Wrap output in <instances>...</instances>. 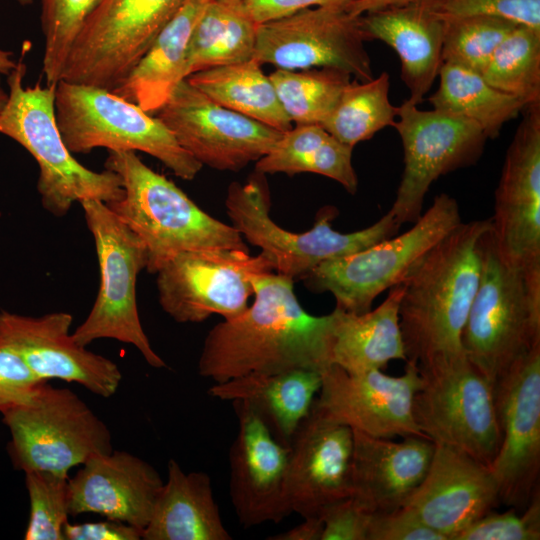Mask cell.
I'll use <instances>...</instances> for the list:
<instances>
[{
  "label": "cell",
  "mask_w": 540,
  "mask_h": 540,
  "mask_svg": "<svg viewBox=\"0 0 540 540\" xmlns=\"http://www.w3.org/2000/svg\"><path fill=\"white\" fill-rule=\"evenodd\" d=\"M22 5H29L33 2V0H17Z\"/></svg>",
  "instance_id": "f5cc1de1"
},
{
  "label": "cell",
  "mask_w": 540,
  "mask_h": 540,
  "mask_svg": "<svg viewBox=\"0 0 540 540\" xmlns=\"http://www.w3.org/2000/svg\"><path fill=\"white\" fill-rule=\"evenodd\" d=\"M269 77L292 123L322 125L335 108L351 75L322 67L305 70L276 69Z\"/></svg>",
  "instance_id": "d590c367"
},
{
  "label": "cell",
  "mask_w": 540,
  "mask_h": 540,
  "mask_svg": "<svg viewBox=\"0 0 540 540\" xmlns=\"http://www.w3.org/2000/svg\"><path fill=\"white\" fill-rule=\"evenodd\" d=\"M490 228V218L461 222L401 282L399 325L406 361L418 368L465 355L461 336Z\"/></svg>",
  "instance_id": "7a4b0ae2"
},
{
  "label": "cell",
  "mask_w": 540,
  "mask_h": 540,
  "mask_svg": "<svg viewBox=\"0 0 540 540\" xmlns=\"http://www.w3.org/2000/svg\"><path fill=\"white\" fill-rule=\"evenodd\" d=\"M360 20L369 41L380 40L397 53L408 100L422 103L443 63L445 21L421 0L369 12Z\"/></svg>",
  "instance_id": "484cf974"
},
{
  "label": "cell",
  "mask_w": 540,
  "mask_h": 540,
  "mask_svg": "<svg viewBox=\"0 0 540 540\" xmlns=\"http://www.w3.org/2000/svg\"><path fill=\"white\" fill-rule=\"evenodd\" d=\"M250 280L254 302L208 332L199 375L222 383L249 373L305 369L322 374L332 365V313H307L294 293V280L286 276L255 273Z\"/></svg>",
  "instance_id": "6da1fadb"
},
{
  "label": "cell",
  "mask_w": 540,
  "mask_h": 540,
  "mask_svg": "<svg viewBox=\"0 0 540 540\" xmlns=\"http://www.w3.org/2000/svg\"><path fill=\"white\" fill-rule=\"evenodd\" d=\"M323 523L321 517L304 518L299 525L274 536L269 540H321Z\"/></svg>",
  "instance_id": "c3c4849f"
},
{
  "label": "cell",
  "mask_w": 540,
  "mask_h": 540,
  "mask_svg": "<svg viewBox=\"0 0 540 540\" xmlns=\"http://www.w3.org/2000/svg\"><path fill=\"white\" fill-rule=\"evenodd\" d=\"M184 0H102L75 41L62 75L113 90Z\"/></svg>",
  "instance_id": "7c38bea8"
},
{
  "label": "cell",
  "mask_w": 540,
  "mask_h": 540,
  "mask_svg": "<svg viewBox=\"0 0 540 540\" xmlns=\"http://www.w3.org/2000/svg\"><path fill=\"white\" fill-rule=\"evenodd\" d=\"M261 66L250 59L202 70L186 79L218 104L284 133L292 122Z\"/></svg>",
  "instance_id": "1f68e13d"
},
{
  "label": "cell",
  "mask_w": 540,
  "mask_h": 540,
  "mask_svg": "<svg viewBox=\"0 0 540 540\" xmlns=\"http://www.w3.org/2000/svg\"><path fill=\"white\" fill-rule=\"evenodd\" d=\"M7 75L8 99L0 110V134L23 146L35 159L40 174L37 190L43 207L61 217L75 202L119 200L124 193L120 176L108 169L96 172L79 163L65 145L55 116L56 85L23 86L24 56Z\"/></svg>",
  "instance_id": "277c9868"
},
{
  "label": "cell",
  "mask_w": 540,
  "mask_h": 540,
  "mask_svg": "<svg viewBox=\"0 0 540 540\" xmlns=\"http://www.w3.org/2000/svg\"><path fill=\"white\" fill-rule=\"evenodd\" d=\"M352 431L350 497L371 514L400 509L424 479L434 443L426 437L395 442Z\"/></svg>",
  "instance_id": "d4e9b609"
},
{
  "label": "cell",
  "mask_w": 540,
  "mask_h": 540,
  "mask_svg": "<svg viewBox=\"0 0 540 540\" xmlns=\"http://www.w3.org/2000/svg\"><path fill=\"white\" fill-rule=\"evenodd\" d=\"M434 445L424 479L401 508L446 540H453L498 506V486L488 465L457 448Z\"/></svg>",
  "instance_id": "603a6c76"
},
{
  "label": "cell",
  "mask_w": 540,
  "mask_h": 540,
  "mask_svg": "<svg viewBox=\"0 0 540 540\" xmlns=\"http://www.w3.org/2000/svg\"><path fill=\"white\" fill-rule=\"evenodd\" d=\"M367 540H446L417 517L400 508L389 513L371 514Z\"/></svg>",
  "instance_id": "ee69618b"
},
{
  "label": "cell",
  "mask_w": 540,
  "mask_h": 540,
  "mask_svg": "<svg viewBox=\"0 0 540 540\" xmlns=\"http://www.w3.org/2000/svg\"><path fill=\"white\" fill-rule=\"evenodd\" d=\"M273 272L260 253L204 249L178 253L157 272L159 303L179 323H197L212 314L232 319L244 312L254 294L252 274Z\"/></svg>",
  "instance_id": "4fadbf2b"
},
{
  "label": "cell",
  "mask_w": 540,
  "mask_h": 540,
  "mask_svg": "<svg viewBox=\"0 0 540 540\" xmlns=\"http://www.w3.org/2000/svg\"><path fill=\"white\" fill-rule=\"evenodd\" d=\"M418 370L412 413L419 430L490 467L502 438L494 386L465 355Z\"/></svg>",
  "instance_id": "8fae6325"
},
{
  "label": "cell",
  "mask_w": 540,
  "mask_h": 540,
  "mask_svg": "<svg viewBox=\"0 0 540 540\" xmlns=\"http://www.w3.org/2000/svg\"><path fill=\"white\" fill-rule=\"evenodd\" d=\"M397 117L393 127L402 141L404 170L389 212L402 225L421 216L425 196L440 176L479 160L488 138L468 119L421 110L408 99Z\"/></svg>",
  "instance_id": "5bb4252c"
},
{
  "label": "cell",
  "mask_w": 540,
  "mask_h": 540,
  "mask_svg": "<svg viewBox=\"0 0 540 540\" xmlns=\"http://www.w3.org/2000/svg\"><path fill=\"white\" fill-rule=\"evenodd\" d=\"M481 76L527 106L540 103V31L517 25L497 47Z\"/></svg>",
  "instance_id": "8d00e7d4"
},
{
  "label": "cell",
  "mask_w": 540,
  "mask_h": 540,
  "mask_svg": "<svg viewBox=\"0 0 540 540\" xmlns=\"http://www.w3.org/2000/svg\"><path fill=\"white\" fill-rule=\"evenodd\" d=\"M501 444L490 465L500 503L523 511L539 492L540 344L494 384Z\"/></svg>",
  "instance_id": "e0dca14e"
},
{
  "label": "cell",
  "mask_w": 540,
  "mask_h": 540,
  "mask_svg": "<svg viewBox=\"0 0 540 540\" xmlns=\"http://www.w3.org/2000/svg\"><path fill=\"white\" fill-rule=\"evenodd\" d=\"M257 26L234 4L211 0L191 35L185 78L202 70L253 59Z\"/></svg>",
  "instance_id": "836d02e7"
},
{
  "label": "cell",
  "mask_w": 540,
  "mask_h": 540,
  "mask_svg": "<svg viewBox=\"0 0 540 540\" xmlns=\"http://www.w3.org/2000/svg\"><path fill=\"white\" fill-rule=\"evenodd\" d=\"M238 421L229 449V494L245 527L279 523L290 515L286 496L289 448L277 441L244 401H233Z\"/></svg>",
  "instance_id": "44dd1931"
},
{
  "label": "cell",
  "mask_w": 540,
  "mask_h": 540,
  "mask_svg": "<svg viewBox=\"0 0 540 540\" xmlns=\"http://www.w3.org/2000/svg\"><path fill=\"white\" fill-rule=\"evenodd\" d=\"M353 431L311 407L289 446L286 496L291 512L321 517L350 497Z\"/></svg>",
  "instance_id": "7402d4cb"
},
{
  "label": "cell",
  "mask_w": 540,
  "mask_h": 540,
  "mask_svg": "<svg viewBox=\"0 0 540 540\" xmlns=\"http://www.w3.org/2000/svg\"><path fill=\"white\" fill-rule=\"evenodd\" d=\"M438 76L439 86L428 99L433 109L474 122L488 139L497 137L503 125L527 106L464 67L443 62Z\"/></svg>",
  "instance_id": "d6a6232c"
},
{
  "label": "cell",
  "mask_w": 540,
  "mask_h": 540,
  "mask_svg": "<svg viewBox=\"0 0 540 540\" xmlns=\"http://www.w3.org/2000/svg\"><path fill=\"white\" fill-rule=\"evenodd\" d=\"M211 0H184L152 44L112 92L155 114L185 78L193 30Z\"/></svg>",
  "instance_id": "83f0119b"
},
{
  "label": "cell",
  "mask_w": 540,
  "mask_h": 540,
  "mask_svg": "<svg viewBox=\"0 0 540 540\" xmlns=\"http://www.w3.org/2000/svg\"><path fill=\"white\" fill-rule=\"evenodd\" d=\"M72 321L66 312L31 317L1 310L0 349L17 355L40 380L76 382L98 396L114 395L122 380L120 369L76 343Z\"/></svg>",
  "instance_id": "ffe728a7"
},
{
  "label": "cell",
  "mask_w": 540,
  "mask_h": 540,
  "mask_svg": "<svg viewBox=\"0 0 540 540\" xmlns=\"http://www.w3.org/2000/svg\"><path fill=\"white\" fill-rule=\"evenodd\" d=\"M3 74L0 72V110L5 105L7 99H8V92H6L2 86L1 76Z\"/></svg>",
  "instance_id": "816d5d0a"
},
{
  "label": "cell",
  "mask_w": 540,
  "mask_h": 540,
  "mask_svg": "<svg viewBox=\"0 0 540 540\" xmlns=\"http://www.w3.org/2000/svg\"><path fill=\"white\" fill-rule=\"evenodd\" d=\"M507 149L490 218L502 258L540 288V103L523 109Z\"/></svg>",
  "instance_id": "2e32d148"
},
{
  "label": "cell",
  "mask_w": 540,
  "mask_h": 540,
  "mask_svg": "<svg viewBox=\"0 0 540 540\" xmlns=\"http://www.w3.org/2000/svg\"><path fill=\"white\" fill-rule=\"evenodd\" d=\"M321 519V540H367L371 513L351 497L327 508Z\"/></svg>",
  "instance_id": "7bdbcfd3"
},
{
  "label": "cell",
  "mask_w": 540,
  "mask_h": 540,
  "mask_svg": "<svg viewBox=\"0 0 540 540\" xmlns=\"http://www.w3.org/2000/svg\"><path fill=\"white\" fill-rule=\"evenodd\" d=\"M55 116L71 153H88L95 148L140 151L184 180L194 179L202 168L157 116L108 89L60 80L55 91Z\"/></svg>",
  "instance_id": "8992f818"
},
{
  "label": "cell",
  "mask_w": 540,
  "mask_h": 540,
  "mask_svg": "<svg viewBox=\"0 0 540 540\" xmlns=\"http://www.w3.org/2000/svg\"><path fill=\"white\" fill-rule=\"evenodd\" d=\"M352 151L353 148L338 141L319 124H295L256 162L255 171L319 174L354 194L358 178L352 164Z\"/></svg>",
  "instance_id": "4dcf8cb0"
},
{
  "label": "cell",
  "mask_w": 540,
  "mask_h": 540,
  "mask_svg": "<svg viewBox=\"0 0 540 540\" xmlns=\"http://www.w3.org/2000/svg\"><path fill=\"white\" fill-rule=\"evenodd\" d=\"M214 1H219V2H224V3H230V4H233V3L238 2L239 0H214Z\"/></svg>",
  "instance_id": "db71d44e"
},
{
  "label": "cell",
  "mask_w": 540,
  "mask_h": 540,
  "mask_svg": "<svg viewBox=\"0 0 540 540\" xmlns=\"http://www.w3.org/2000/svg\"><path fill=\"white\" fill-rule=\"evenodd\" d=\"M168 476L142 531L144 540H231L205 472L183 471L170 459Z\"/></svg>",
  "instance_id": "f1b7e54d"
},
{
  "label": "cell",
  "mask_w": 540,
  "mask_h": 540,
  "mask_svg": "<svg viewBox=\"0 0 540 540\" xmlns=\"http://www.w3.org/2000/svg\"><path fill=\"white\" fill-rule=\"evenodd\" d=\"M12 56L10 51L0 49V72L3 75H8L16 66L17 61H14Z\"/></svg>",
  "instance_id": "f907efd6"
},
{
  "label": "cell",
  "mask_w": 540,
  "mask_h": 540,
  "mask_svg": "<svg viewBox=\"0 0 540 540\" xmlns=\"http://www.w3.org/2000/svg\"><path fill=\"white\" fill-rule=\"evenodd\" d=\"M346 4L310 8L259 24L253 59L276 69L330 67L359 81L371 80V60L364 44L369 40L360 16L351 14Z\"/></svg>",
  "instance_id": "9a60e30c"
},
{
  "label": "cell",
  "mask_w": 540,
  "mask_h": 540,
  "mask_svg": "<svg viewBox=\"0 0 540 540\" xmlns=\"http://www.w3.org/2000/svg\"><path fill=\"white\" fill-rule=\"evenodd\" d=\"M25 485L30 503L25 540H64L68 522L69 476L45 471H27Z\"/></svg>",
  "instance_id": "ab89813d"
},
{
  "label": "cell",
  "mask_w": 540,
  "mask_h": 540,
  "mask_svg": "<svg viewBox=\"0 0 540 540\" xmlns=\"http://www.w3.org/2000/svg\"><path fill=\"white\" fill-rule=\"evenodd\" d=\"M13 466L68 476L90 457L113 451L107 425L71 389L43 381L25 402L6 409Z\"/></svg>",
  "instance_id": "ba28073f"
},
{
  "label": "cell",
  "mask_w": 540,
  "mask_h": 540,
  "mask_svg": "<svg viewBox=\"0 0 540 540\" xmlns=\"http://www.w3.org/2000/svg\"><path fill=\"white\" fill-rule=\"evenodd\" d=\"M350 1L352 0H239L233 4L251 21L259 25L306 9L346 4Z\"/></svg>",
  "instance_id": "bcb514c9"
},
{
  "label": "cell",
  "mask_w": 540,
  "mask_h": 540,
  "mask_svg": "<svg viewBox=\"0 0 540 540\" xmlns=\"http://www.w3.org/2000/svg\"><path fill=\"white\" fill-rule=\"evenodd\" d=\"M466 358L494 384L540 344V292L500 255L492 226L480 281L461 336Z\"/></svg>",
  "instance_id": "5b68a950"
},
{
  "label": "cell",
  "mask_w": 540,
  "mask_h": 540,
  "mask_svg": "<svg viewBox=\"0 0 540 540\" xmlns=\"http://www.w3.org/2000/svg\"><path fill=\"white\" fill-rule=\"evenodd\" d=\"M540 539V493L518 514L515 508L503 513L491 510L470 524L453 540H538Z\"/></svg>",
  "instance_id": "60d3db41"
},
{
  "label": "cell",
  "mask_w": 540,
  "mask_h": 540,
  "mask_svg": "<svg viewBox=\"0 0 540 540\" xmlns=\"http://www.w3.org/2000/svg\"><path fill=\"white\" fill-rule=\"evenodd\" d=\"M64 540H140L142 530L124 522L107 519L100 522L64 526Z\"/></svg>",
  "instance_id": "7dc6e473"
},
{
  "label": "cell",
  "mask_w": 540,
  "mask_h": 540,
  "mask_svg": "<svg viewBox=\"0 0 540 540\" xmlns=\"http://www.w3.org/2000/svg\"><path fill=\"white\" fill-rule=\"evenodd\" d=\"M322 375L296 369L280 373H249L214 383L207 393L223 401H244L284 446L309 414L321 387Z\"/></svg>",
  "instance_id": "4316f807"
},
{
  "label": "cell",
  "mask_w": 540,
  "mask_h": 540,
  "mask_svg": "<svg viewBox=\"0 0 540 540\" xmlns=\"http://www.w3.org/2000/svg\"><path fill=\"white\" fill-rule=\"evenodd\" d=\"M445 21L442 61L481 73L491 56L518 25L493 16H468Z\"/></svg>",
  "instance_id": "74e56055"
},
{
  "label": "cell",
  "mask_w": 540,
  "mask_h": 540,
  "mask_svg": "<svg viewBox=\"0 0 540 540\" xmlns=\"http://www.w3.org/2000/svg\"><path fill=\"white\" fill-rule=\"evenodd\" d=\"M405 362L404 373L398 377L380 370L348 373L332 364L321 374L313 407L327 418L373 437H426L412 413L422 376L413 362Z\"/></svg>",
  "instance_id": "d6986e66"
},
{
  "label": "cell",
  "mask_w": 540,
  "mask_h": 540,
  "mask_svg": "<svg viewBox=\"0 0 540 540\" xmlns=\"http://www.w3.org/2000/svg\"><path fill=\"white\" fill-rule=\"evenodd\" d=\"M80 205L95 241L100 284L94 305L72 333L73 339L85 347L97 339H115L135 346L153 368L166 367L153 350L138 314L136 281L147 265L142 240L106 203L88 199Z\"/></svg>",
  "instance_id": "30bf717a"
},
{
  "label": "cell",
  "mask_w": 540,
  "mask_h": 540,
  "mask_svg": "<svg viewBox=\"0 0 540 540\" xmlns=\"http://www.w3.org/2000/svg\"><path fill=\"white\" fill-rule=\"evenodd\" d=\"M461 222L456 199L441 193L406 232L326 260L303 280L312 291L331 293L337 308L367 312L376 297L401 283L412 267Z\"/></svg>",
  "instance_id": "9c48e42d"
},
{
  "label": "cell",
  "mask_w": 540,
  "mask_h": 540,
  "mask_svg": "<svg viewBox=\"0 0 540 540\" xmlns=\"http://www.w3.org/2000/svg\"><path fill=\"white\" fill-rule=\"evenodd\" d=\"M68 479L69 515L100 514L143 531L163 487L158 471L125 451L90 457Z\"/></svg>",
  "instance_id": "cb8c5ba5"
},
{
  "label": "cell",
  "mask_w": 540,
  "mask_h": 540,
  "mask_svg": "<svg viewBox=\"0 0 540 540\" xmlns=\"http://www.w3.org/2000/svg\"><path fill=\"white\" fill-rule=\"evenodd\" d=\"M225 206L231 225L248 243L261 249L273 271L294 281L303 279L326 260L363 250L396 235L401 226L388 211L369 227L341 233L331 227L337 210L327 206L308 231L285 230L269 214L270 195L265 174L256 171L247 183L233 182L229 186Z\"/></svg>",
  "instance_id": "52a82bcc"
},
{
  "label": "cell",
  "mask_w": 540,
  "mask_h": 540,
  "mask_svg": "<svg viewBox=\"0 0 540 540\" xmlns=\"http://www.w3.org/2000/svg\"><path fill=\"white\" fill-rule=\"evenodd\" d=\"M105 168L117 173L123 196L106 203L142 240L146 270L156 272L184 251L239 249L249 251L241 234L210 216L175 183L148 167L134 151H109Z\"/></svg>",
  "instance_id": "3957f363"
},
{
  "label": "cell",
  "mask_w": 540,
  "mask_h": 540,
  "mask_svg": "<svg viewBox=\"0 0 540 540\" xmlns=\"http://www.w3.org/2000/svg\"><path fill=\"white\" fill-rule=\"evenodd\" d=\"M102 0H41L46 85L62 79L67 59L86 21Z\"/></svg>",
  "instance_id": "f35d334b"
},
{
  "label": "cell",
  "mask_w": 540,
  "mask_h": 540,
  "mask_svg": "<svg viewBox=\"0 0 540 540\" xmlns=\"http://www.w3.org/2000/svg\"><path fill=\"white\" fill-rule=\"evenodd\" d=\"M442 19L493 16L540 31V0H421Z\"/></svg>",
  "instance_id": "b9f144b4"
},
{
  "label": "cell",
  "mask_w": 540,
  "mask_h": 540,
  "mask_svg": "<svg viewBox=\"0 0 540 540\" xmlns=\"http://www.w3.org/2000/svg\"><path fill=\"white\" fill-rule=\"evenodd\" d=\"M198 162L239 171L265 156L282 132L230 110L184 79L155 113Z\"/></svg>",
  "instance_id": "ac0fdd59"
},
{
  "label": "cell",
  "mask_w": 540,
  "mask_h": 540,
  "mask_svg": "<svg viewBox=\"0 0 540 540\" xmlns=\"http://www.w3.org/2000/svg\"><path fill=\"white\" fill-rule=\"evenodd\" d=\"M415 1L417 0H352L346 4V8L351 14L361 16L376 10L403 6Z\"/></svg>",
  "instance_id": "681fc988"
},
{
  "label": "cell",
  "mask_w": 540,
  "mask_h": 540,
  "mask_svg": "<svg viewBox=\"0 0 540 540\" xmlns=\"http://www.w3.org/2000/svg\"><path fill=\"white\" fill-rule=\"evenodd\" d=\"M42 382L17 355L0 349V416L6 409L28 400Z\"/></svg>",
  "instance_id": "f6af8a7d"
},
{
  "label": "cell",
  "mask_w": 540,
  "mask_h": 540,
  "mask_svg": "<svg viewBox=\"0 0 540 540\" xmlns=\"http://www.w3.org/2000/svg\"><path fill=\"white\" fill-rule=\"evenodd\" d=\"M389 87L387 72L368 81L351 80L321 126L351 148L371 139L396 121L398 107L389 100Z\"/></svg>",
  "instance_id": "e575fe53"
},
{
  "label": "cell",
  "mask_w": 540,
  "mask_h": 540,
  "mask_svg": "<svg viewBox=\"0 0 540 540\" xmlns=\"http://www.w3.org/2000/svg\"><path fill=\"white\" fill-rule=\"evenodd\" d=\"M403 284L389 289L374 310L353 313L335 307L331 312L332 364L348 373L381 370L391 360L406 361L399 325V304Z\"/></svg>",
  "instance_id": "f546056e"
}]
</instances>
